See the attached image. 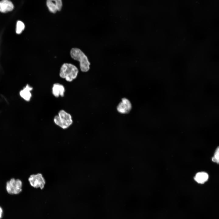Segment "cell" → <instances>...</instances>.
I'll use <instances>...</instances> for the list:
<instances>
[{
    "mask_svg": "<svg viewBox=\"0 0 219 219\" xmlns=\"http://www.w3.org/2000/svg\"><path fill=\"white\" fill-rule=\"evenodd\" d=\"M131 108V105L130 101L127 99L123 98L117 106L118 111L123 114L128 113Z\"/></svg>",
    "mask_w": 219,
    "mask_h": 219,
    "instance_id": "7",
    "label": "cell"
},
{
    "mask_svg": "<svg viewBox=\"0 0 219 219\" xmlns=\"http://www.w3.org/2000/svg\"><path fill=\"white\" fill-rule=\"evenodd\" d=\"M54 123L63 129H66L70 127L73 123L71 115L64 109L60 110L53 119Z\"/></svg>",
    "mask_w": 219,
    "mask_h": 219,
    "instance_id": "3",
    "label": "cell"
},
{
    "mask_svg": "<svg viewBox=\"0 0 219 219\" xmlns=\"http://www.w3.org/2000/svg\"><path fill=\"white\" fill-rule=\"evenodd\" d=\"M65 91V88L63 85L58 83H55L53 85L52 88V93L55 97H63Z\"/></svg>",
    "mask_w": 219,
    "mask_h": 219,
    "instance_id": "8",
    "label": "cell"
},
{
    "mask_svg": "<svg viewBox=\"0 0 219 219\" xmlns=\"http://www.w3.org/2000/svg\"><path fill=\"white\" fill-rule=\"evenodd\" d=\"M2 208L0 207V218H1L2 217Z\"/></svg>",
    "mask_w": 219,
    "mask_h": 219,
    "instance_id": "13",
    "label": "cell"
},
{
    "mask_svg": "<svg viewBox=\"0 0 219 219\" xmlns=\"http://www.w3.org/2000/svg\"><path fill=\"white\" fill-rule=\"evenodd\" d=\"M79 72L77 67L69 63L63 64L60 68L59 76L69 82H71L77 77Z\"/></svg>",
    "mask_w": 219,
    "mask_h": 219,
    "instance_id": "1",
    "label": "cell"
},
{
    "mask_svg": "<svg viewBox=\"0 0 219 219\" xmlns=\"http://www.w3.org/2000/svg\"><path fill=\"white\" fill-rule=\"evenodd\" d=\"M208 175L204 172H200L196 174L194 177V180L198 183L203 184L208 180Z\"/></svg>",
    "mask_w": 219,
    "mask_h": 219,
    "instance_id": "10",
    "label": "cell"
},
{
    "mask_svg": "<svg viewBox=\"0 0 219 219\" xmlns=\"http://www.w3.org/2000/svg\"><path fill=\"white\" fill-rule=\"evenodd\" d=\"M22 183L19 179H11L6 183V188L7 192L12 194H16L22 191Z\"/></svg>",
    "mask_w": 219,
    "mask_h": 219,
    "instance_id": "4",
    "label": "cell"
},
{
    "mask_svg": "<svg viewBox=\"0 0 219 219\" xmlns=\"http://www.w3.org/2000/svg\"><path fill=\"white\" fill-rule=\"evenodd\" d=\"M28 181L33 187L41 189L43 188L46 184V180L41 173H38L30 176Z\"/></svg>",
    "mask_w": 219,
    "mask_h": 219,
    "instance_id": "5",
    "label": "cell"
},
{
    "mask_svg": "<svg viewBox=\"0 0 219 219\" xmlns=\"http://www.w3.org/2000/svg\"><path fill=\"white\" fill-rule=\"evenodd\" d=\"M212 160L214 162H216L218 164L219 163V148L218 147L216 149L214 153V156L212 158Z\"/></svg>",
    "mask_w": 219,
    "mask_h": 219,
    "instance_id": "12",
    "label": "cell"
},
{
    "mask_svg": "<svg viewBox=\"0 0 219 219\" xmlns=\"http://www.w3.org/2000/svg\"><path fill=\"white\" fill-rule=\"evenodd\" d=\"M46 3L49 11L53 13H56L57 11H60L62 6L61 0H47Z\"/></svg>",
    "mask_w": 219,
    "mask_h": 219,
    "instance_id": "6",
    "label": "cell"
},
{
    "mask_svg": "<svg viewBox=\"0 0 219 219\" xmlns=\"http://www.w3.org/2000/svg\"><path fill=\"white\" fill-rule=\"evenodd\" d=\"M71 58L79 62V66L81 71L82 72H87L90 69V63L87 56L80 49L77 48H72L70 52Z\"/></svg>",
    "mask_w": 219,
    "mask_h": 219,
    "instance_id": "2",
    "label": "cell"
},
{
    "mask_svg": "<svg viewBox=\"0 0 219 219\" xmlns=\"http://www.w3.org/2000/svg\"><path fill=\"white\" fill-rule=\"evenodd\" d=\"M14 8V5L10 1L4 0L0 2V11L5 13L10 11Z\"/></svg>",
    "mask_w": 219,
    "mask_h": 219,
    "instance_id": "9",
    "label": "cell"
},
{
    "mask_svg": "<svg viewBox=\"0 0 219 219\" xmlns=\"http://www.w3.org/2000/svg\"><path fill=\"white\" fill-rule=\"evenodd\" d=\"M24 28L25 25L23 23L20 21H18L16 24V33L18 34L21 33Z\"/></svg>",
    "mask_w": 219,
    "mask_h": 219,
    "instance_id": "11",
    "label": "cell"
}]
</instances>
